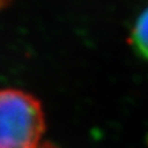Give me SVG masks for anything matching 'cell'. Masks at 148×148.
<instances>
[{
  "instance_id": "2",
  "label": "cell",
  "mask_w": 148,
  "mask_h": 148,
  "mask_svg": "<svg viewBox=\"0 0 148 148\" xmlns=\"http://www.w3.org/2000/svg\"><path fill=\"white\" fill-rule=\"evenodd\" d=\"M130 43L140 57L148 61V6L138 15L133 24Z\"/></svg>"
},
{
  "instance_id": "1",
  "label": "cell",
  "mask_w": 148,
  "mask_h": 148,
  "mask_svg": "<svg viewBox=\"0 0 148 148\" xmlns=\"http://www.w3.org/2000/svg\"><path fill=\"white\" fill-rule=\"evenodd\" d=\"M45 128L38 99L17 89L0 90V148H40Z\"/></svg>"
},
{
  "instance_id": "3",
  "label": "cell",
  "mask_w": 148,
  "mask_h": 148,
  "mask_svg": "<svg viewBox=\"0 0 148 148\" xmlns=\"http://www.w3.org/2000/svg\"><path fill=\"white\" fill-rule=\"evenodd\" d=\"M40 148H57V147H54L53 145H51V143H43V145H41Z\"/></svg>"
}]
</instances>
